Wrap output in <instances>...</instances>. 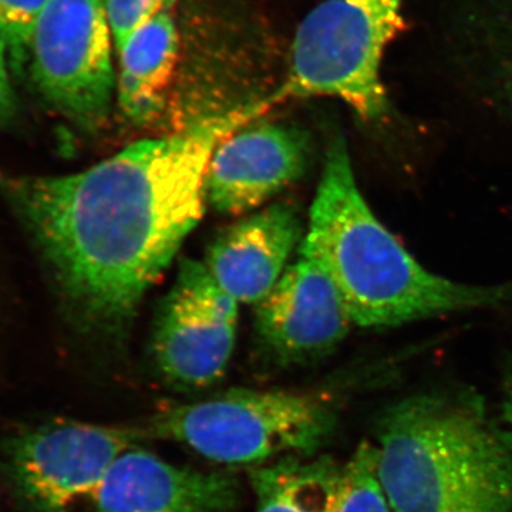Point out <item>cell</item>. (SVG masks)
I'll return each mask as SVG.
<instances>
[{
    "instance_id": "cell-15",
    "label": "cell",
    "mask_w": 512,
    "mask_h": 512,
    "mask_svg": "<svg viewBox=\"0 0 512 512\" xmlns=\"http://www.w3.org/2000/svg\"><path fill=\"white\" fill-rule=\"evenodd\" d=\"M481 57L512 106V0H487L474 20Z\"/></svg>"
},
{
    "instance_id": "cell-16",
    "label": "cell",
    "mask_w": 512,
    "mask_h": 512,
    "mask_svg": "<svg viewBox=\"0 0 512 512\" xmlns=\"http://www.w3.org/2000/svg\"><path fill=\"white\" fill-rule=\"evenodd\" d=\"M377 476V450L363 443L343 467L338 503L333 512H390Z\"/></svg>"
},
{
    "instance_id": "cell-10",
    "label": "cell",
    "mask_w": 512,
    "mask_h": 512,
    "mask_svg": "<svg viewBox=\"0 0 512 512\" xmlns=\"http://www.w3.org/2000/svg\"><path fill=\"white\" fill-rule=\"evenodd\" d=\"M309 154V137L301 128L275 123L239 128L212 154L207 201L222 214L255 210L302 177Z\"/></svg>"
},
{
    "instance_id": "cell-20",
    "label": "cell",
    "mask_w": 512,
    "mask_h": 512,
    "mask_svg": "<svg viewBox=\"0 0 512 512\" xmlns=\"http://www.w3.org/2000/svg\"><path fill=\"white\" fill-rule=\"evenodd\" d=\"M504 416L512 424V377L507 387V396H505Z\"/></svg>"
},
{
    "instance_id": "cell-4",
    "label": "cell",
    "mask_w": 512,
    "mask_h": 512,
    "mask_svg": "<svg viewBox=\"0 0 512 512\" xmlns=\"http://www.w3.org/2000/svg\"><path fill=\"white\" fill-rule=\"evenodd\" d=\"M404 0H325L302 20L286 80L271 100L333 97L360 119L389 111L382 82L387 46L403 25Z\"/></svg>"
},
{
    "instance_id": "cell-2",
    "label": "cell",
    "mask_w": 512,
    "mask_h": 512,
    "mask_svg": "<svg viewBox=\"0 0 512 512\" xmlns=\"http://www.w3.org/2000/svg\"><path fill=\"white\" fill-rule=\"evenodd\" d=\"M299 249L329 272L353 325L362 328H392L488 308L512 296V284H458L423 268L370 210L342 137L326 150L308 232Z\"/></svg>"
},
{
    "instance_id": "cell-17",
    "label": "cell",
    "mask_w": 512,
    "mask_h": 512,
    "mask_svg": "<svg viewBox=\"0 0 512 512\" xmlns=\"http://www.w3.org/2000/svg\"><path fill=\"white\" fill-rule=\"evenodd\" d=\"M49 0H0V39L15 70L28 64L29 45L40 12Z\"/></svg>"
},
{
    "instance_id": "cell-19",
    "label": "cell",
    "mask_w": 512,
    "mask_h": 512,
    "mask_svg": "<svg viewBox=\"0 0 512 512\" xmlns=\"http://www.w3.org/2000/svg\"><path fill=\"white\" fill-rule=\"evenodd\" d=\"M9 53L0 39V127L8 124L15 116L16 99L9 73Z\"/></svg>"
},
{
    "instance_id": "cell-12",
    "label": "cell",
    "mask_w": 512,
    "mask_h": 512,
    "mask_svg": "<svg viewBox=\"0 0 512 512\" xmlns=\"http://www.w3.org/2000/svg\"><path fill=\"white\" fill-rule=\"evenodd\" d=\"M303 238L298 208L276 202L224 229L204 265L235 301L258 305L278 284Z\"/></svg>"
},
{
    "instance_id": "cell-1",
    "label": "cell",
    "mask_w": 512,
    "mask_h": 512,
    "mask_svg": "<svg viewBox=\"0 0 512 512\" xmlns=\"http://www.w3.org/2000/svg\"><path fill=\"white\" fill-rule=\"evenodd\" d=\"M271 107L264 99L205 117L80 173L0 175V190L74 308L123 326L201 221L215 148Z\"/></svg>"
},
{
    "instance_id": "cell-11",
    "label": "cell",
    "mask_w": 512,
    "mask_h": 512,
    "mask_svg": "<svg viewBox=\"0 0 512 512\" xmlns=\"http://www.w3.org/2000/svg\"><path fill=\"white\" fill-rule=\"evenodd\" d=\"M96 512H229L239 501L234 477L167 463L130 448L93 495Z\"/></svg>"
},
{
    "instance_id": "cell-9",
    "label": "cell",
    "mask_w": 512,
    "mask_h": 512,
    "mask_svg": "<svg viewBox=\"0 0 512 512\" xmlns=\"http://www.w3.org/2000/svg\"><path fill=\"white\" fill-rule=\"evenodd\" d=\"M352 323L332 276L301 249L295 264L256 305V333L282 366L328 355L346 338Z\"/></svg>"
},
{
    "instance_id": "cell-13",
    "label": "cell",
    "mask_w": 512,
    "mask_h": 512,
    "mask_svg": "<svg viewBox=\"0 0 512 512\" xmlns=\"http://www.w3.org/2000/svg\"><path fill=\"white\" fill-rule=\"evenodd\" d=\"M178 30L170 12L137 30L120 52L117 100L131 123H151L163 113L177 66Z\"/></svg>"
},
{
    "instance_id": "cell-14",
    "label": "cell",
    "mask_w": 512,
    "mask_h": 512,
    "mask_svg": "<svg viewBox=\"0 0 512 512\" xmlns=\"http://www.w3.org/2000/svg\"><path fill=\"white\" fill-rule=\"evenodd\" d=\"M343 467L332 460L305 461L286 456L251 473L255 512H333Z\"/></svg>"
},
{
    "instance_id": "cell-5",
    "label": "cell",
    "mask_w": 512,
    "mask_h": 512,
    "mask_svg": "<svg viewBox=\"0 0 512 512\" xmlns=\"http://www.w3.org/2000/svg\"><path fill=\"white\" fill-rule=\"evenodd\" d=\"M328 404L309 393L232 390L154 414L141 436L173 440L221 464H261L311 454L332 433Z\"/></svg>"
},
{
    "instance_id": "cell-18",
    "label": "cell",
    "mask_w": 512,
    "mask_h": 512,
    "mask_svg": "<svg viewBox=\"0 0 512 512\" xmlns=\"http://www.w3.org/2000/svg\"><path fill=\"white\" fill-rule=\"evenodd\" d=\"M177 0H107L114 46L121 52L130 37L157 16L170 12Z\"/></svg>"
},
{
    "instance_id": "cell-3",
    "label": "cell",
    "mask_w": 512,
    "mask_h": 512,
    "mask_svg": "<svg viewBox=\"0 0 512 512\" xmlns=\"http://www.w3.org/2000/svg\"><path fill=\"white\" fill-rule=\"evenodd\" d=\"M377 476L394 512H512V447L477 407L404 400L380 429Z\"/></svg>"
},
{
    "instance_id": "cell-6",
    "label": "cell",
    "mask_w": 512,
    "mask_h": 512,
    "mask_svg": "<svg viewBox=\"0 0 512 512\" xmlns=\"http://www.w3.org/2000/svg\"><path fill=\"white\" fill-rule=\"evenodd\" d=\"M113 42L107 0H49L33 28L28 64L37 92L84 130L109 119Z\"/></svg>"
},
{
    "instance_id": "cell-8",
    "label": "cell",
    "mask_w": 512,
    "mask_h": 512,
    "mask_svg": "<svg viewBox=\"0 0 512 512\" xmlns=\"http://www.w3.org/2000/svg\"><path fill=\"white\" fill-rule=\"evenodd\" d=\"M238 328V302L207 266L185 259L161 303L153 332L160 375L181 389H204L227 372Z\"/></svg>"
},
{
    "instance_id": "cell-7",
    "label": "cell",
    "mask_w": 512,
    "mask_h": 512,
    "mask_svg": "<svg viewBox=\"0 0 512 512\" xmlns=\"http://www.w3.org/2000/svg\"><path fill=\"white\" fill-rule=\"evenodd\" d=\"M138 427L53 421L10 440L5 468L30 512H72L93 497L117 458L143 440Z\"/></svg>"
}]
</instances>
